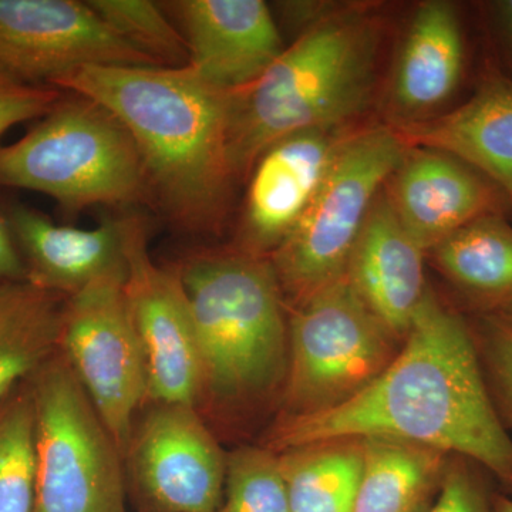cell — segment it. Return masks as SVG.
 Instances as JSON below:
<instances>
[{
  "instance_id": "obj_1",
  "label": "cell",
  "mask_w": 512,
  "mask_h": 512,
  "mask_svg": "<svg viewBox=\"0 0 512 512\" xmlns=\"http://www.w3.org/2000/svg\"><path fill=\"white\" fill-rule=\"evenodd\" d=\"M383 436L460 456L512 497V439L495 412L463 316L427 291L397 356L363 392L328 412L279 419L275 453L316 441Z\"/></svg>"
},
{
  "instance_id": "obj_2",
  "label": "cell",
  "mask_w": 512,
  "mask_h": 512,
  "mask_svg": "<svg viewBox=\"0 0 512 512\" xmlns=\"http://www.w3.org/2000/svg\"><path fill=\"white\" fill-rule=\"evenodd\" d=\"M109 110L133 138L151 195L180 227H215L234 180L229 94L187 66H87L52 84Z\"/></svg>"
},
{
  "instance_id": "obj_3",
  "label": "cell",
  "mask_w": 512,
  "mask_h": 512,
  "mask_svg": "<svg viewBox=\"0 0 512 512\" xmlns=\"http://www.w3.org/2000/svg\"><path fill=\"white\" fill-rule=\"evenodd\" d=\"M376 20L340 13L316 20L252 86L229 94L228 158L234 178L291 134L343 127L366 110L376 83Z\"/></svg>"
},
{
  "instance_id": "obj_4",
  "label": "cell",
  "mask_w": 512,
  "mask_h": 512,
  "mask_svg": "<svg viewBox=\"0 0 512 512\" xmlns=\"http://www.w3.org/2000/svg\"><path fill=\"white\" fill-rule=\"evenodd\" d=\"M175 269L194 320L200 402L248 403L284 386L289 333L271 261L242 251L202 252Z\"/></svg>"
},
{
  "instance_id": "obj_5",
  "label": "cell",
  "mask_w": 512,
  "mask_h": 512,
  "mask_svg": "<svg viewBox=\"0 0 512 512\" xmlns=\"http://www.w3.org/2000/svg\"><path fill=\"white\" fill-rule=\"evenodd\" d=\"M0 187L40 192L67 214L150 197L146 168L123 124L99 103L63 93L16 143L0 146Z\"/></svg>"
},
{
  "instance_id": "obj_6",
  "label": "cell",
  "mask_w": 512,
  "mask_h": 512,
  "mask_svg": "<svg viewBox=\"0 0 512 512\" xmlns=\"http://www.w3.org/2000/svg\"><path fill=\"white\" fill-rule=\"evenodd\" d=\"M409 148L390 127L342 141L302 220L269 258L284 299L296 306L345 278L367 215Z\"/></svg>"
},
{
  "instance_id": "obj_7",
  "label": "cell",
  "mask_w": 512,
  "mask_h": 512,
  "mask_svg": "<svg viewBox=\"0 0 512 512\" xmlns=\"http://www.w3.org/2000/svg\"><path fill=\"white\" fill-rule=\"evenodd\" d=\"M281 419L342 406L382 375L402 340L343 278L293 306Z\"/></svg>"
},
{
  "instance_id": "obj_8",
  "label": "cell",
  "mask_w": 512,
  "mask_h": 512,
  "mask_svg": "<svg viewBox=\"0 0 512 512\" xmlns=\"http://www.w3.org/2000/svg\"><path fill=\"white\" fill-rule=\"evenodd\" d=\"M29 384L36 414L35 512H128L123 454L59 350Z\"/></svg>"
},
{
  "instance_id": "obj_9",
  "label": "cell",
  "mask_w": 512,
  "mask_h": 512,
  "mask_svg": "<svg viewBox=\"0 0 512 512\" xmlns=\"http://www.w3.org/2000/svg\"><path fill=\"white\" fill-rule=\"evenodd\" d=\"M126 269L67 296L59 352L99 413L121 454L147 402L146 353L124 293Z\"/></svg>"
},
{
  "instance_id": "obj_10",
  "label": "cell",
  "mask_w": 512,
  "mask_h": 512,
  "mask_svg": "<svg viewBox=\"0 0 512 512\" xmlns=\"http://www.w3.org/2000/svg\"><path fill=\"white\" fill-rule=\"evenodd\" d=\"M127 494L138 512H218L227 456L197 407L153 403L124 454Z\"/></svg>"
},
{
  "instance_id": "obj_11",
  "label": "cell",
  "mask_w": 512,
  "mask_h": 512,
  "mask_svg": "<svg viewBox=\"0 0 512 512\" xmlns=\"http://www.w3.org/2000/svg\"><path fill=\"white\" fill-rule=\"evenodd\" d=\"M124 255V293L146 353L147 400L198 409L201 367L190 302L177 269L151 258L147 222L138 215H127Z\"/></svg>"
},
{
  "instance_id": "obj_12",
  "label": "cell",
  "mask_w": 512,
  "mask_h": 512,
  "mask_svg": "<svg viewBox=\"0 0 512 512\" xmlns=\"http://www.w3.org/2000/svg\"><path fill=\"white\" fill-rule=\"evenodd\" d=\"M87 66L158 67L79 0H0V67L52 86ZM53 87V86H52Z\"/></svg>"
},
{
  "instance_id": "obj_13",
  "label": "cell",
  "mask_w": 512,
  "mask_h": 512,
  "mask_svg": "<svg viewBox=\"0 0 512 512\" xmlns=\"http://www.w3.org/2000/svg\"><path fill=\"white\" fill-rule=\"evenodd\" d=\"M187 42V67L225 94L252 86L284 52L264 0H177L165 3Z\"/></svg>"
},
{
  "instance_id": "obj_14",
  "label": "cell",
  "mask_w": 512,
  "mask_h": 512,
  "mask_svg": "<svg viewBox=\"0 0 512 512\" xmlns=\"http://www.w3.org/2000/svg\"><path fill=\"white\" fill-rule=\"evenodd\" d=\"M348 136L343 127L299 131L259 154L245 198L242 252L271 255L288 238Z\"/></svg>"
},
{
  "instance_id": "obj_15",
  "label": "cell",
  "mask_w": 512,
  "mask_h": 512,
  "mask_svg": "<svg viewBox=\"0 0 512 512\" xmlns=\"http://www.w3.org/2000/svg\"><path fill=\"white\" fill-rule=\"evenodd\" d=\"M387 197L424 251L470 222L498 214L500 195L457 158L410 147L389 180Z\"/></svg>"
},
{
  "instance_id": "obj_16",
  "label": "cell",
  "mask_w": 512,
  "mask_h": 512,
  "mask_svg": "<svg viewBox=\"0 0 512 512\" xmlns=\"http://www.w3.org/2000/svg\"><path fill=\"white\" fill-rule=\"evenodd\" d=\"M424 255L426 251L383 190L360 231L345 278L367 308L402 342L429 291Z\"/></svg>"
},
{
  "instance_id": "obj_17",
  "label": "cell",
  "mask_w": 512,
  "mask_h": 512,
  "mask_svg": "<svg viewBox=\"0 0 512 512\" xmlns=\"http://www.w3.org/2000/svg\"><path fill=\"white\" fill-rule=\"evenodd\" d=\"M3 212L25 262L28 282L37 288L67 298L126 269L127 215L84 229L57 224L28 205L12 204Z\"/></svg>"
},
{
  "instance_id": "obj_18",
  "label": "cell",
  "mask_w": 512,
  "mask_h": 512,
  "mask_svg": "<svg viewBox=\"0 0 512 512\" xmlns=\"http://www.w3.org/2000/svg\"><path fill=\"white\" fill-rule=\"evenodd\" d=\"M393 128L407 146L439 151L485 175L512 201V80L490 74L456 110Z\"/></svg>"
},
{
  "instance_id": "obj_19",
  "label": "cell",
  "mask_w": 512,
  "mask_h": 512,
  "mask_svg": "<svg viewBox=\"0 0 512 512\" xmlns=\"http://www.w3.org/2000/svg\"><path fill=\"white\" fill-rule=\"evenodd\" d=\"M464 66L463 26L456 6L444 0L421 3L413 15L394 72L397 110L419 116L456 92Z\"/></svg>"
},
{
  "instance_id": "obj_20",
  "label": "cell",
  "mask_w": 512,
  "mask_h": 512,
  "mask_svg": "<svg viewBox=\"0 0 512 512\" xmlns=\"http://www.w3.org/2000/svg\"><path fill=\"white\" fill-rule=\"evenodd\" d=\"M363 466L353 512H427L451 456L412 441L363 437Z\"/></svg>"
},
{
  "instance_id": "obj_21",
  "label": "cell",
  "mask_w": 512,
  "mask_h": 512,
  "mask_svg": "<svg viewBox=\"0 0 512 512\" xmlns=\"http://www.w3.org/2000/svg\"><path fill=\"white\" fill-rule=\"evenodd\" d=\"M430 252L444 278L477 313L511 301L512 225L500 214L457 229Z\"/></svg>"
},
{
  "instance_id": "obj_22",
  "label": "cell",
  "mask_w": 512,
  "mask_h": 512,
  "mask_svg": "<svg viewBox=\"0 0 512 512\" xmlns=\"http://www.w3.org/2000/svg\"><path fill=\"white\" fill-rule=\"evenodd\" d=\"M64 302L28 281L0 286V402L56 355Z\"/></svg>"
},
{
  "instance_id": "obj_23",
  "label": "cell",
  "mask_w": 512,
  "mask_h": 512,
  "mask_svg": "<svg viewBox=\"0 0 512 512\" xmlns=\"http://www.w3.org/2000/svg\"><path fill=\"white\" fill-rule=\"evenodd\" d=\"M278 456L291 512H353L362 476V440L316 441Z\"/></svg>"
},
{
  "instance_id": "obj_24",
  "label": "cell",
  "mask_w": 512,
  "mask_h": 512,
  "mask_svg": "<svg viewBox=\"0 0 512 512\" xmlns=\"http://www.w3.org/2000/svg\"><path fill=\"white\" fill-rule=\"evenodd\" d=\"M36 414L29 380L0 402V512H35Z\"/></svg>"
},
{
  "instance_id": "obj_25",
  "label": "cell",
  "mask_w": 512,
  "mask_h": 512,
  "mask_svg": "<svg viewBox=\"0 0 512 512\" xmlns=\"http://www.w3.org/2000/svg\"><path fill=\"white\" fill-rule=\"evenodd\" d=\"M90 8L123 42L156 66L180 69L187 66L188 47L164 6L150 0H87Z\"/></svg>"
},
{
  "instance_id": "obj_26",
  "label": "cell",
  "mask_w": 512,
  "mask_h": 512,
  "mask_svg": "<svg viewBox=\"0 0 512 512\" xmlns=\"http://www.w3.org/2000/svg\"><path fill=\"white\" fill-rule=\"evenodd\" d=\"M218 512H291L278 453L261 447L229 453Z\"/></svg>"
},
{
  "instance_id": "obj_27",
  "label": "cell",
  "mask_w": 512,
  "mask_h": 512,
  "mask_svg": "<svg viewBox=\"0 0 512 512\" xmlns=\"http://www.w3.org/2000/svg\"><path fill=\"white\" fill-rule=\"evenodd\" d=\"M468 326L495 412L512 429V328L487 313H477Z\"/></svg>"
},
{
  "instance_id": "obj_28",
  "label": "cell",
  "mask_w": 512,
  "mask_h": 512,
  "mask_svg": "<svg viewBox=\"0 0 512 512\" xmlns=\"http://www.w3.org/2000/svg\"><path fill=\"white\" fill-rule=\"evenodd\" d=\"M474 464L464 457H450L439 494L427 512H494V495Z\"/></svg>"
},
{
  "instance_id": "obj_29",
  "label": "cell",
  "mask_w": 512,
  "mask_h": 512,
  "mask_svg": "<svg viewBox=\"0 0 512 512\" xmlns=\"http://www.w3.org/2000/svg\"><path fill=\"white\" fill-rule=\"evenodd\" d=\"M63 93L56 87L23 82L0 67V137L25 121L42 119Z\"/></svg>"
},
{
  "instance_id": "obj_30",
  "label": "cell",
  "mask_w": 512,
  "mask_h": 512,
  "mask_svg": "<svg viewBox=\"0 0 512 512\" xmlns=\"http://www.w3.org/2000/svg\"><path fill=\"white\" fill-rule=\"evenodd\" d=\"M28 281L26 266L5 212L0 211V286Z\"/></svg>"
},
{
  "instance_id": "obj_31",
  "label": "cell",
  "mask_w": 512,
  "mask_h": 512,
  "mask_svg": "<svg viewBox=\"0 0 512 512\" xmlns=\"http://www.w3.org/2000/svg\"><path fill=\"white\" fill-rule=\"evenodd\" d=\"M498 9H500L501 18H503L505 28H507L508 35H510L512 40V0L501 2Z\"/></svg>"
},
{
  "instance_id": "obj_32",
  "label": "cell",
  "mask_w": 512,
  "mask_h": 512,
  "mask_svg": "<svg viewBox=\"0 0 512 512\" xmlns=\"http://www.w3.org/2000/svg\"><path fill=\"white\" fill-rule=\"evenodd\" d=\"M487 315H493L495 318L503 320L512 328V299L510 302L504 303L500 308L495 309V311L487 313Z\"/></svg>"
},
{
  "instance_id": "obj_33",
  "label": "cell",
  "mask_w": 512,
  "mask_h": 512,
  "mask_svg": "<svg viewBox=\"0 0 512 512\" xmlns=\"http://www.w3.org/2000/svg\"><path fill=\"white\" fill-rule=\"evenodd\" d=\"M493 510L494 512H512V497L494 494Z\"/></svg>"
}]
</instances>
